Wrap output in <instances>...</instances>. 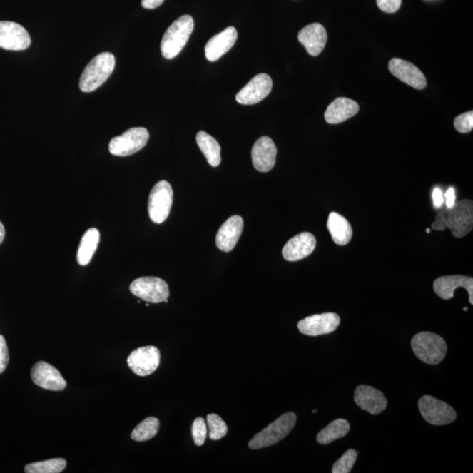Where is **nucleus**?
Returning <instances> with one entry per match:
<instances>
[{"mask_svg": "<svg viewBox=\"0 0 473 473\" xmlns=\"http://www.w3.org/2000/svg\"><path fill=\"white\" fill-rule=\"evenodd\" d=\"M9 363V352L5 337L0 335V374L5 372Z\"/></svg>", "mask_w": 473, "mask_h": 473, "instance_id": "obj_35", "label": "nucleus"}, {"mask_svg": "<svg viewBox=\"0 0 473 473\" xmlns=\"http://www.w3.org/2000/svg\"><path fill=\"white\" fill-rule=\"evenodd\" d=\"M357 103L346 98H337L326 109L325 118L332 125L340 124L359 113Z\"/></svg>", "mask_w": 473, "mask_h": 473, "instance_id": "obj_23", "label": "nucleus"}, {"mask_svg": "<svg viewBox=\"0 0 473 473\" xmlns=\"http://www.w3.org/2000/svg\"><path fill=\"white\" fill-rule=\"evenodd\" d=\"M115 57L113 54H99L87 65L80 78V90L83 92L94 91L108 79L115 68Z\"/></svg>", "mask_w": 473, "mask_h": 473, "instance_id": "obj_3", "label": "nucleus"}, {"mask_svg": "<svg viewBox=\"0 0 473 473\" xmlns=\"http://www.w3.org/2000/svg\"><path fill=\"white\" fill-rule=\"evenodd\" d=\"M419 410L426 422L432 425H446L456 420L457 413L452 406L432 395L419 400Z\"/></svg>", "mask_w": 473, "mask_h": 473, "instance_id": "obj_9", "label": "nucleus"}, {"mask_svg": "<svg viewBox=\"0 0 473 473\" xmlns=\"http://www.w3.org/2000/svg\"><path fill=\"white\" fill-rule=\"evenodd\" d=\"M457 288H464L469 294V302L473 305V278L464 275L442 276L434 282V291L440 298H453L454 292Z\"/></svg>", "mask_w": 473, "mask_h": 473, "instance_id": "obj_16", "label": "nucleus"}, {"mask_svg": "<svg viewBox=\"0 0 473 473\" xmlns=\"http://www.w3.org/2000/svg\"><path fill=\"white\" fill-rule=\"evenodd\" d=\"M355 401L361 410L374 415L383 412L387 406V400L382 391L365 385L356 388Z\"/></svg>", "mask_w": 473, "mask_h": 473, "instance_id": "obj_18", "label": "nucleus"}, {"mask_svg": "<svg viewBox=\"0 0 473 473\" xmlns=\"http://www.w3.org/2000/svg\"><path fill=\"white\" fill-rule=\"evenodd\" d=\"M467 310H468V307H464V311H467Z\"/></svg>", "mask_w": 473, "mask_h": 473, "instance_id": "obj_41", "label": "nucleus"}, {"mask_svg": "<svg viewBox=\"0 0 473 473\" xmlns=\"http://www.w3.org/2000/svg\"><path fill=\"white\" fill-rule=\"evenodd\" d=\"M148 131L144 128H131L121 136L111 141L109 151L115 156L126 157L134 155L147 145Z\"/></svg>", "mask_w": 473, "mask_h": 473, "instance_id": "obj_7", "label": "nucleus"}, {"mask_svg": "<svg viewBox=\"0 0 473 473\" xmlns=\"http://www.w3.org/2000/svg\"><path fill=\"white\" fill-rule=\"evenodd\" d=\"M454 126L457 132L461 133H470L473 129V111H468L457 116L454 121Z\"/></svg>", "mask_w": 473, "mask_h": 473, "instance_id": "obj_33", "label": "nucleus"}, {"mask_svg": "<svg viewBox=\"0 0 473 473\" xmlns=\"http://www.w3.org/2000/svg\"><path fill=\"white\" fill-rule=\"evenodd\" d=\"M194 26L190 15H183L172 23L161 41V50L164 59L171 60L179 55L190 39Z\"/></svg>", "mask_w": 473, "mask_h": 473, "instance_id": "obj_2", "label": "nucleus"}, {"mask_svg": "<svg viewBox=\"0 0 473 473\" xmlns=\"http://www.w3.org/2000/svg\"><path fill=\"white\" fill-rule=\"evenodd\" d=\"M276 155V146L272 138L267 136L258 138L252 149L253 167L263 173L272 171L275 165Z\"/></svg>", "mask_w": 473, "mask_h": 473, "instance_id": "obj_17", "label": "nucleus"}, {"mask_svg": "<svg viewBox=\"0 0 473 473\" xmlns=\"http://www.w3.org/2000/svg\"><path fill=\"white\" fill-rule=\"evenodd\" d=\"M426 233H430V230H429V228H428V229H426Z\"/></svg>", "mask_w": 473, "mask_h": 473, "instance_id": "obj_40", "label": "nucleus"}, {"mask_svg": "<svg viewBox=\"0 0 473 473\" xmlns=\"http://www.w3.org/2000/svg\"><path fill=\"white\" fill-rule=\"evenodd\" d=\"M312 412H313V413H317V410H314L312 411Z\"/></svg>", "mask_w": 473, "mask_h": 473, "instance_id": "obj_42", "label": "nucleus"}, {"mask_svg": "<svg viewBox=\"0 0 473 473\" xmlns=\"http://www.w3.org/2000/svg\"><path fill=\"white\" fill-rule=\"evenodd\" d=\"M67 467V461L64 459H53L41 462L26 464V473H60Z\"/></svg>", "mask_w": 473, "mask_h": 473, "instance_id": "obj_29", "label": "nucleus"}, {"mask_svg": "<svg viewBox=\"0 0 473 473\" xmlns=\"http://www.w3.org/2000/svg\"><path fill=\"white\" fill-rule=\"evenodd\" d=\"M99 240L100 233L98 229L91 228L84 233L80 242L78 255H76V260L81 266H86L91 263L92 257L98 248Z\"/></svg>", "mask_w": 473, "mask_h": 473, "instance_id": "obj_26", "label": "nucleus"}, {"mask_svg": "<svg viewBox=\"0 0 473 473\" xmlns=\"http://www.w3.org/2000/svg\"><path fill=\"white\" fill-rule=\"evenodd\" d=\"M317 247V240L313 234L302 233L287 242L283 249L284 259L288 261H298L310 256Z\"/></svg>", "mask_w": 473, "mask_h": 473, "instance_id": "obj_19", "label": "nucleus"}, {"mask_svg": "<svg viewBox=\"0 0 473 473\" xmlns=\"http://www.w3.org/2000/svg\"><path fill=\"white\" fill-rule=\"evenodd\" d=\"M197 143L211 167H218L221 163V147L209 133L200 131L197 134Z\"/></svg>", "mask_w": 473, "mask_h": 473, "instance_id": "obj_25", "label": "nucleus"}, {"mask_svg": "<svg viewBox=\"0 0 473 473\" xmlns=\"http://www.w3.org/2000/svg\"><path fill=\"white\" fill-rule=\"evenodd\" d=\"M273 81L265 73L257 75L244 88L238 92L236 100L240 105L252 106L263 101L270 93Z\"/></svg>", "mask_w": 473, "mask_h": 473, "instance_id": "obj_12", "label": "nucleus"}, {"mask_svg": "<svg viewBox=\"0 0 473 473\" xmlns=\"http://www.w3.org/2000/svg\"><path fill=\"white\" fill-rule=\"evenodd\" d=\"M133 295L149 303L168 302L169 288L165 280L158 277H141L130 285Z\"/></svg>", "mask_w": 473, "mask_h": 473, "instance_id": "obj_8", "label": "nucleus"}, {"mask_svg": "<svg viewBox=\"0 0 473 473\" xmlns=\"http://www.w3.org/2000/svg\"><path fill=\"white\" fill-rule=\"evenodd\" d=\"M377 5L385 13L393 14L401 7L402 0H377Z\"/></svg>", "mask_w": 473, "mask_h": 473, "instance_id": "obj_34", "label": "nucleus"}, {"mask_svg": "<svg viewBox=\"0 0 473 473\" xmlns=\"http://www.w3.org/2000/svg\"><path fill=\"white\" fill-rule=\"evenodd\" d=\"M340 325V317L336 313L310 315L298 322L300 332L310 337L326 335L335 332Z\"/></svg>", "mask_w": 473, "mask_h": 473, "instance_id": "obj_11", "label": "nucleus"}, {"mask_svg": "<svg viewBox=\"0 0 473 473\" xmlns=\"http://www.w3.org/2000/svg\"><path fill=\"white\" fill-rule=\"evenodd\" d=\"M328 36L325 26L319 23L307 25L300 31L298 40L310 56H317L324 50Z\"/></svg>", "mask_w": 473, "mask_h": 473, "instance_id": "obj_22", "label": "nucleus"}, {"mask_svg": "<svg viewBox=\"0 0 473 473\" xmlns=\"http://www.w3.org/2000/svg\"><path fill=\"white\" fill-rule=\"evenodd\" d=\"M160 421L156 417H148L142 421L131 434V438L136 442L152 439L159 432Z\"/></svg>", "mask_w": 473, "mask_h": 473, "instance_id": "obj_28", "label": "nucleus"}, {"mask_svg": "<svg viewBox=\"0 0 473 473\" xmlns=\"http://www.w3.org/2000/svg\"><path fill=\"white\" fill-rule=\"evenodd\" d=\"M238 38L237 29L234 26L223 30L207 42L205 56L210 61H216L229 51L235 44Z\"/></svg>", "mask_w": 473, "mask_h": 473, "instance_id": "obj_21", "label": "nucleus"}, {"mask_svg": "<svg viewBox=\"0 0 473 473\" xmlns=\"http://www.w3.org/2000/svg\"><path fill=\"white\" fill-rule=\"evenodd\" d=\"M207 425L209 427V437L211 440H220L228 432L225 422L216 414L207 415Z\"/></svg>", "mask_w": 473, "mask_h": 473, "instance_id": "obj_30", "label": "nucleus"}, {"mask_svg": "<svg viewBox=\"0 0 473 473\" xmlns=\"http://www.w3.org/2000/svg\"><path fill=\"white\" fill-rule=\"evenodd\" d=\"M33 382L44 390L63 391L67 386L66 380L56 367L49 363L40 361L34 365L31 370Z\"/></svg>", "mask_w": 473, "mask_h": 473, "instance_id": "obj_14", "label": "nucleus"}, {"mask_svg": "<svg viewBox=\"0 0 473 473\" xmlns=\"http://www.w3.org/2000/svg\"><path fill=\"white\" fill-rule=\"evenodd\" d=\"M6 232L5 227H4L1 222H0V244L2 243L4 238H5Z\"/></svg>", "mask_w": 473, "mask_h": 473, "instance_id": "obj_39", "label": "nucleus"}, {"mask_svg": "<svg viewBox=\"0 0 473 473\" xmlns=\"http://www.w3.org/2000/svg\"><path fill=\"white\" fill-rule=\"evenodd\" d=\"M432 229L451 230L455 238H463L471 233L473 227V203L472 200H462L452 208H446L437 214Z\"/></svg>", "mask_w": 473, "mask_h": 473, "instance_id": "obj_1", "label": "nucleus"}, {"mask_svg": "<svg viewBox=\"0 0 473 473\" xmlns=\"http://www.w3.org/2000/svg\"><path fill=\"white\" fill-rule=\"evenodd\" d=\"M244 228V220L238 215L230 217L219 228L216 236V245L219 250L229 253L235 248Z\"/></svg>", "mask_w": 473, "mask_h": 473, "instance_id": "obj_20", "label": "nucleus"}, {"mask_svg": "<svg viewBox=\"0 0 473 473\" xmlns=\"http://www.w3.org/2000/svg\"><path fill=\"white\" fill-rule=\"evenodd\" d=\"M295 424L296 415L295 413L288 412L283 414L282 417L269 424L267 428L255 434L253 439L249 442V448L260 449L279 443L280 440H283L291 432Z\"/></svg>", "mask_w": 473, "mask_h": 473, "instance_id": "obj_5", "label": "nucleus"}, {"mask_svg": "<svg viewBox=\"0 0 473 473\" xmlns=\"http://www.w3.org/2000/svg\"><path fill=\"white\" fill-rule=\"evenodd\" d=\"M391 74L417 90H424L427 86L425 76L413 63L400 59H393L388 63Z\"/></svg>", "mask_w": 473, "mask_h": 473, "instance_id": "obj_15", "label": "nucleus"}, {"mask_svg": "<svg viewBox=\"0 0 473 473\" xmlns=\"http://www.w3.org/2000/svg\"><path fill=\"white\" fill-rule=\"evenodd\" d=\"M415 356L428 365H438L444 360L447 344L436 333L424 332L417 334L411 341Z\"/></svg>", "mask_w": 473, "mask_h": 473, "instance_id": "obj_4", "label": "nucleus"}, {"mask_svg": "<svg viewBox=\"0 0 473 473\" xmlns=\"http://www.w3.org/2000/svg\"><path fill=\"white\" fill-rule=\"evenodd\" d=\"M446 206L452 208L456 203V193L453 188H449L445 193Z\"/></svg>", "mask_w": 473, "mask_h": 473, "instance_id": "obj_37", "label": "nucleus"}, {"mask_svg": "<svg viewBox=\"0 0 473 473\" xmlns=\"http://www.w3.org/2000/svg\"><path fill=\"white\" fill-rule=\"evenodd\" d=\"M161 353L153 345L143 346L131 353L128 359V367L134 374L145 377L152 375L159 367Z\"/></svg>", "mask_w": 473, "mask_h": 473, "instance_id": "obj_10", "label": "nucleus"}, {"mask_svg": "<svg viewBox=\"0 0 473 473\" xmlns=\"http://www.w3.org/2000/svg\"><path fill=\"white\" fill-rule=\"evenodd\" d=\"M357 452L355 449H350L340 459L333 464V473H349L352 472L353 465L356 463Z\"/></svg>", "mask_w": 473, "mask_h": 473, "instance_id": "obj_31", "label": "nucleus"}, {"mask_svg": "<svg viewBox=\"0 0 473 473\" xmlns=\"http://www.w3.org/2000/svg\"><path fill=\"white\" fill-rule=\"evenodd\" d=\"M330 235L337 245H346L352 238V228L347 219L337 213L329 215L327 222Z\"/></svg>", "mask_w": 473, "mask_h": 473, "instance_id": "obj_24", "label": "nucleus"}, {"mask_svg": "<svg viewBox=\"0 0 473 473\" xmlns=\"http://www.w3.org/2000/svg\"><path fill=\"white\" fill-rule=\"evenodd\" d=\"M173 198L172 187L167 180H161L153 186L148 199L149 218L153 223L163 224L166 220L171 213Z\"/></svg>", "mask_w": 473, "mask_h": 473, "instance_id": "obj_6", "label": "nucleus"}, {"mask_svg": "<svg viewBox=\"0 0 473 473\" xmlns=\"http://www.w3.org/2000/svg\"><path fill=\"white\" fill-rule=\"evenodd\" d=\"M191 432L195 445L205 444L207 437V424L205 419L203 417L195 419L192 424Z\"/></svg>", "mask_w": 473, "mask_h": 473, "instance_id": "obj_32", "label": "nucleus"}, {"mask_svg": "<svg viewBox=\"0 0 473 473\" xmlns=\"http://www.w3.org/2000/svg\"><path fill=\"white\" fill-rule=\"evenodd\" d=\"M165 0H142L141 6L146 9H156Z\"/></svg>", "mask_w": 473, "mask_h": 473, "instance_id": "obj_38", "label": "nucleus"}, {"mask_svg": "<svg viewBox=\"0 0 473 473\" xmlns=\"http://www.w3.org/2000/svg\"><path fill=\"white\" fill-rule=\"evenodd\" d=\"M433 201L434 205L436 206L437 209H439V208L443 206L444 202V195L443 191H442L439 188H434L433 191Z\"/></svg>", "mask_w": 473, "mask_h": 473, "instance_id": "obj_36", "label": "nucleus"}, {"mask_svg": "<svg viewBox=\"0 0 473 473\" xmlns=\"http://www.w3.org/2000/svg\"><path fill=\"white\" fill-rule=\"evenodd\" d=\"M350 424L345 419H337L318 433L317 440L320 444H330L345 437L350 432Z\"/></svg>", "mask_w": 473, "mask_h": 473, "instance_id": "obj_27", "label": "nucleus"}, {"mask_svg": "<svg viewBox=\"0 0 473 473\" xmlns=\"http://www.w3.org/2000/svg\"><path fill=\"white\" fill-rule=\"evenodd\" d=\"M31 38L28 31L18 23L0 21V48L21 51L29 47Z\"/></svg>", "mask_w": 473, "mask_h": 473, "instance_id": "obj_13", "label": "nucleus"}]
</instances>
